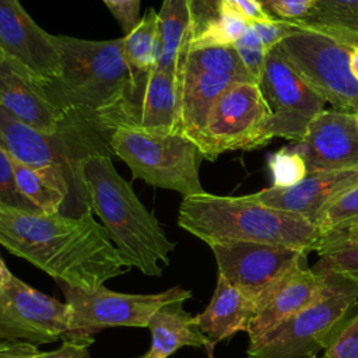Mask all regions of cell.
Masks as SVG:
<instances>
[{"mask_svg": "<svg viewBox=\"0 0 358 358\" xmlns=\"http://www.w3.org/2000/svg\"><path fill=\"white\" fill-rule=\"evenodd\" d=\"M70 330L66 302L32 288L15 275L0 289V341L48 344Z\"/></svg>", "mask_w": 358, "mask_h": 358, "instance_id": "obj_14", "label": "cell"}, {"mask_svg": "<svg viewBox=\"0 0 358 358\" xmlns=\"http://www.w3.org/2000/svg\"><path fill=\"white\" fill-rule=\"evenodd\" d=\"M208 358H214L213 357V351H208Z\"/></svg>", "mask_w": 358, "mask_h": 358, "instance_id": "obj_45", "label": "cell"}, {"mask_svg": "<svg viewBox=\"0 0 358 358\" xmlns=\"http://www.w3.org/2000/svg\"><path fill=\"white\" fill-rule=\"evenodd\" d=\"M234 48L249 76V78L259 84V80L263 73L264 60H266V50L255 32V29L249 25L242 36L234 43Z\"/></svg>", "mask_w": 358, "mask_h": 358, "instance_id": "obj_32", "label": "cell"}, {"mask_svg": "<svg viewBox=\"0 0 358 358\" xmlns=\"http://www.w3.org/2000/svg\"><path fill=\"white\" fill-rule=\"evenodd\" d=\"M324 284V274L305 268L301 264L295 267L252 319L246 331L250 343L312 303L322 294Z\"/></svg>", "mask_w": 358, "mask_h": 358, "instance_id": "obj_20", "label": "cell"}, {"mask_svg": "<svg viewBox=\"0 0 358 358\" xmlns=\"http://www.w3.org/2000/svg\"><path fill=\"white\" fill-rule=\"evenodd\" d=\"M256 313L255 302L218 274L213 298L207 308L196 315V320L203 334L215 345L238 331H248Z\"/></svg>", "mask_w": 358, "mask_h": 358, "instance_id": "obj_21", "label": "cell"}, {"mask_svg": "<svg viewBox=\"0 0 358 358\" xmlns=\"http://www.w3.org/2000/svg\"><path fill=\"white\" fill-rule=\"evenodd\" d=\"M309 358H327L326 355H323V357H316V355H313V357H309Z\"/></svg>", "mask_w": 358, "mask_h": 358, "instance_id": "obj_44", "label": "cell"}, {"mask_svg": "<svg viewBox=\"0 0 358 358\" xmlns=\"http://www.w3.org/2000/svg\"><path fill=\"white\" fill-rule=\"evenodd\" d=\"M42 351L29 341H0V358H41Z\"/></svg>", "mask_w": 358, "mask_h": 358, "instance_id": "obj_39", "label": "cell"}, {"mask_svg": "<svg viewBox=\"0 0 358 358\" xmlns=\"http://www.w3.org/2000/svg\"><path fill=\"white\" fill-rule=\"evenodd\" d=\"M222 0H162L159 18V57L155 69L172 74L178 83L193 42L220 17Z\"/></svg>", "mask_w": 358, "mask_h": 358, "instance_id": "obj_17", "label": "cell"}, {"mask_svg": "<svg viewBox=\"0 0 358 358\" xmlns=\"http://www.w3.org/2000/svg\"><path fill=\"white\" fill-rule=\"evenodd\" d=\"M109 8L112 15L120 24L122 29L127 34L140 20V1L141 0H102Z\"/></svg>", "mask_w": 358, "mask_h": 358, "instance_id": "obj_37", "label": "cell"}, {"mask_svg": "<svg viewBox=\"0 0 358 358\" xmlns=\"http://www.w3.org/2000/svg\"><path fill=\"white\" fill-rule=\"evenodd\" d=\"M292 147L303 158L308 173L358 168L357 115L323 109Z\"/></svg>", "mask_w": 358, "mask_h": 358, "instance_id": "obj_16", "label": "cell"}, {"mask_svg": "<svg viewBox=\"0 0 358 358\" xmlns=\"http://www.w3.org/2000/svg\"><path fill=\"white\" fill-rule=\"evenodd\" d=\"M0 137L14 159L48 171L67 185L78 217L92 213L84 162L96 152L112 154L109 141L94 126L73 116L60 131L45 133L0 108Z\"/></svg>", "mask_w": 358, "mask_h": 358, "instance_id": "obj_5", "label": "cell"}, {"mask_svg": "<svg viewBox=\"0 0 358 358\" xmlns=\"http://www.w3.org/2000/svg\"><path fill=\"white\" fill-rule=\"evenodd\" d=\"M238 81L246 80L224 73L183 74L179 81L178 130L194 141L215 101Z\"/></svg>", "mask_w": 358, "mask_h": 358, "instance_id": "obj_22", "label": "cell"}, {"mask_svg": "<svg viewBox=\"0 0 358 358\" xmlns=\"http://www.w3.org/2000/svg\"><path fill=\"white\" fill-rule=\"evenodd\" d=\"M248 27L249 22L242 15L221 3L220 17L193 42L192 49L210 46H234V43L242 36Z\"/></svg>", "mask_w": 358, "mask_h": 358, "instance_id": "obj_28", "label": "cell"}, {"mask_svg": "<svg viewBox=\"0 0 358 358\" xmlns=\"http://www.w3.org/2000/svg\"><path fill=\"white\" fill-rule=\"evenodd\" d=\"M52 41L59 53V74L48 80L52 98L66 113L95 127L96 119L116 103L130 80L123 41L67 35H52Z\"/></svg>", "mask_w": 358, "mask_h": 358, "instance_id": "obj_4", "label": "cell"}, {"mask_svg": "<svg viewBox=\"0 0 358 358\" xmlns=\"http://www.w3.org/2000/svg\"><path fill=\"white\" fill-rule=\"evenodd\" d=\"M352 242H358V225L351 228V229H348V231L320 238L319 242H317L316 252L323 249V248L336 246V245H341V243H352Z\"/></svg>", "mask_w": 358, "mask_h": 358, "instance_id": "obj_40", "label": "cell"}, {"mask_svg": "<svg viewBox=\"0 0 358 358\" xmlns=\"http://www.w3.org/2000/svg\"><path fill=\"white\" fill-rule=\"evenodd\" d=\"M0 108L45 133L60 131L73 117L52 98L48 80L0 50Z\"/></svg>", "mask_w": 358, "mask_h": 358, "instance_id": "obj_15", "label": "cell"}, {"mask_svg": "<svg viewBox=\"0 0 358 358\" xmlns=\"http://www.w3.org/2000/svg\"><path fill=\"white\" fill-rule=\"evenodd\" d=\"M0 289H1V288H0Z\"/></svg>", "mask_w": 358, "mask_h": 358, "instance_id": "obj_47", "label": "cell"}, {"mask_svg": "<svg viewBox=\"0 0 358 358\" xmlns=\"http://www.w3.org/2000/svg\"><path fill=\"white\" fill-rule=\"evenodd\" d=\"M178 225L208 246L238 242L294 248L306 255L316 250L317 228L301 215L275 210L245 196L200 193L183 197Z\"/></svg>", "mask_w": 358, "mask_h": 358, "instance_id": "obj_3", "label": "cell"}, {"mask_svg": "<svg viewBox=\"0 0 358 358\" xmlns=\"http://www.w3.org/2000/svg\"><path fill=\"white\" fill-rule=\"evenodd\" d=\"M217 262L218 274L257 306L267 303L280 282L295 268L306 253L294 248L238 242L210 246Z\"/></svg>", "mask_w": 358, "mask_h": 358, "instance_id": "obj_13", "label": "cell"}, {"mask_svg": "<svg viewBox=\"0 0 358 358\" xmlns=\"http://www.w3.org/2000/svg\"><path fill=\"white\" fill-rule=\"evenodd\" d=\"M109 147L134 179L175 190L183 197L206 192L199 176L203 155L183 133L117 127L110 134Z\"/></svg>", "mask_w": 358, "mask_h": 358, "instance_id": "obj_7", "label": "cell"}, {"mask_svg": "<svg viewBox=\"0 0 358 358\" xmlns=\"http://www.w3.org/2000/svg\"><path fill=\"white\" fill-rule=\"evenodd\" d=\"M327 358H358V312L338 329L327 348Z\"/></svg>", "mask_w": 358, "mask_h": 358, "instance_id": "obj_33", "label": "cell"}, {"mask_svg": "<svg viewBox=\"0 0 358 358\" xmlns=\"http://www.w3.org/2000/svg\"><path fill=\"white\" fill-rule=\"evenodd\" d=\"M358 185V168L312 172L289 187H266L250 196L262 204L303 217L315 225L323 210L341 193Z\"/></svg>", "mask_w": 358, "mask_h": 358, "instance_id": "obj_19", "label": "cell"}, {"mask_svg": "<svg viewBox=\"0 0 358 358\" xmlns=\"http://www.w3.org/2000/svg\"><path fill=\"white\" fill-rule=\"evenodd\" d=\"M70 310V330L95 336L106 327H147L164 305L192 298V291L172 287L157 294H124L105 285L87 291L59 282Z\"/></svg>", "mask_w": 358, "mask_h": 358, "instance_id": "obj_10", "label": "cell"}, {"mask_svg": "<svg viewBox=\"0 0 358 358\" xmlns=\"http://www.w3.org/2000/svg\"><path fill=\"white\" fill-rule=\"evenodd\" d=\"M350 70L358 83V48H352L350 52Z\"/></svg>", "mask_w": 358, "mask_h": 358, "instance_id": "obj_41", "label": "cell"}, {"mask_svg": "<svg viewBox=\"0 0 358 358\" xmlns=\"http://www.w3.org/2000/svg\"><path fill=\"white\" fill-rule=\"evenodd\" d=\"M317 255L313 271L340 274L358 287V242L323 248Z\"/></svg>", "mask_w": 358, "mask_h": 358, "instance_id": "obj_29", "label": "cell"}, {"mask_svg": "<svg viewBox=\"0 0 358 358\" xmlns=\"http://www.w3.org/2000/svg\"><path fill=\"white\" fill-rule=\"evenodd\" d=\"M11 275H13V274H11L10 270L7 268L4 260L1 259V255H0V288L7 284V281L11 278Z\"/></svg>", "mask_w": 358, "mask_h": 358, "instance_id": "obj_43", "label": "cell"}, {"mask_svg": "<svg viewBox=\"0 0 358 358\" xmlns=\"http://www.w3.org/2000/svg\"><path fill=\"white\" fill-rule=\"evenodd\" d=\"M52 35L31 18L20 0H0V50L46 80L59 74Z\"/></svg>", "mask_w": 358, "mask_h": 358, "instance_id": "obj_18", "label": "cell"}, {"mask_svg": "<svg viewBox=\"0 0 358 358\" xmlns=\"http://www.w3.org/2000/svg\"><path fill=\"white\" fill-rule=\"evenodd\" d=\"M358 225V185L336 197L319 215L315 227L320 238L348 231ZM319 238V239H320Z\"/></svg>", "mask_w": 358, "mask_h": 358, "instance_id": "obj_27", "label": "cell"}, {"mask_svg": "<svg viewBox=\"0 0 358 358\" xmlns=\"http://www.w3.org/2000/svg\"><path fill=\"white\" fill-rule=\"evenodd\" d=\"M183 302H169L152 315L147 326L151 333V344L140 358H169L182 347H204L213 351L214 345L200 330L196 316L185 310Z\"/></svg>", "mask_w": 358, "mask_h": 358, "instance_id": "obj_23", "label": "cell"}, {"mask_svg": "<svg viewBox=\"0 0 358 358\" xmlns=\"http://www.w3.org/2000/svg\"><path fill=\"white\" fill-rule=\"evenodd\" d=\"M186 73H224L252 81L234 46L192 49L187 53L180 78Z\"/></svg>", "mask_w": 358, "mask_h": 358, "instance_id": "obj_26", "label": "cell"}, {"mask_svg": "<svg viewBox=\"0 0 358 358\" xmlns=\"http://www.w3.org/2000/svg\"><path fill=\"white\" fill-rule=\"evenodd\" d=\"M322 274L326 277L322 294L306 308L249 343V358H309L327 348L357 305L358 287L340 274Z\"/></svg>", "mask_w": 358, "mask_h": 358, "instance_id": "obj_6", "label": "cell"}, {"mask_svg": "<svg viewBox=\"0 0 358 358\" xmlns=\"http://www.w3.org/2000/svg\"><path fill=\"white\" fill-rule=\"evenodd\" d=\"M268 168L274 187H289L308 175L306 164L301 154L292 147H284L268 157Z\"/></svg>", "mask_w": 358, "mask_h": 358, "instance_id": "obj_30", "label": "cell"}, {"mask_svg": "<svg viewBox=\"0 0 358 358\" xmlns=\"http://www.w3.org/2000/svg\"><path fill=\"white\" fill-rule=\"evenodd\" d=\"M123 55L130 74H143L155 69L159 57V18L154 8L122 38Z\"/></svg>", "mask_w": 358, "mask_h": 358, "instance_id": "obj_24", "label": "cell"}, {"mask_svg": "<svg viewBox=\"0 0 358 358\" xmlns=\"http://www.w3.org/2000/svg\"><path fill=\"white\" fill-rule=\"evenodd\" d=\"M270 117L259 85L238 81L215 101L194 143L208 161L228 151L255 150L270 141L266 131Z\"/></svg>", "mask_w": 358, "mask_h": 358, "instance_id": "obj_9", "label": "cell"}, {"mask_svg": "<svg viewBox=\"0 0 358 358\" xmlns=\"http://www.w3.org/2000/svg\"><path fill=\"white\" fill-rule=\"evenodd\" d=\"M249 25L257 34L266 53L273 48L278 46L287 36L299 29V25L296 22L281 18H273L270 21L262 22H250Z\"/></svg>", "mask_w": 358, "mask_h": 358, "instance_id": "obj_34", "label": "cell"}, {"mask_svg": "<svg viewBox=\"0 0 358 358\" xmlns=\"http://www.w3.org/2000/svg\"><path fill=\"white\" fill-rule=\"evenodd\" d=\"M0 207H14L22 210L35 208L18 190L15 175H14V159L6 148L0 137Z\"/></svg>", "mask_w": 358, "mask_h": 358, "instance_id": "obj_31", "label": "cell"}, {"mask_svg": "<svg viewBox=\"0 0 358 358\" xmlns=\"http://www.w3.org/2000/svg\"><path fill=\"white\" fill-rule=\"evenodd\" d=\"M222 4L235 10L249 24L270 21V20L275 18L266 10L263 1H260V0H222Z\"/></svg>", "mask_w": 358, "mask_h": 358, "instance_id": "obj_38", "label": "cell"}, {"mask_svg": "<svg viewBox=\"0 0 358 358\" xmlns=\"http://www.w3.org/2000/svg\"><path fill=\"white\" fill-rule=\"evenodd\" d=\"M60 340V347L42 352L41 358H91L88 347L94 343V336L67 331L62 334Z\"/></svg>", "mask_w": 358, "mask_h": 358, "instance_id": "obj_35", "label": "cell"}, {"mask_svg": "<svg viewBox=\"0 0 358 358\" xmlns=\"http://www.w3.org/2000/svg\"><path fill=\"white\" fill-rule=\"evenodd\" d=\"M112 154L96 152L84 162L91 210L106 229L123 264L151 277L169 266L175 242L169 241L155 215L136 196L112 162Z\"/></svg>", "mask_w": 358, "mask_h": 358, "instance_id": "obj_2", "label": "cell"}, {"mask_svg": "<svg viewBox=\"0 0 358 358\" xmlns=\"http://www.w3.org/2000/svg\"><path fill=\"white\" fill-rule=\"evenodd\" d=\"M347 11L352 13L354 15L358 17V0H333Z\"/></svg>", "mask_w": 358, "mask_h": 358, "instance_id": "obj_42", "label": "cell"}, {"mask_svg": "<svg viewBox=\"0 0 358 358\" xmlns=\"http://www.w3.org/2000/svg\"><path fill=\"white\" fill-rule=\"evenodd\" d=\"M0 245L57 282L87 291L129 270L92 213L69 217L0 207Z\"/></svg>", "mask_w": 358, "mask_h": 358, "instance_id": "obj_1", "label": "cell"}, {"mask_svg": "<svg viewBox=\"0 0 358 358\" xmlns=\"http://www.w3.org/2000/svg\"><path fill=\"white\" fill-rule=\"evenodd\" d=\"M178 105V83L168 71L154 69L143 74H130L123 94L96 119L95 127L108 141L117 127L179 131Z\"/></svg>", "mask_w": 358, "mask_h": 358, "instance_id": "obj_11", "label": "cell"}, {"mask_svg": "<svg viewBox=\"0 0 358 358\" xmlns=\"http://www.w3.org/2000/svg\"><path fill=\"white\" fill-rule=\"evenodd\" d=\"M257 85L271 109L266 130L268 140L301 141L312 119L324 109L326 101L289 64L280 45L266 53Z\"/></svg>", "mask_w": 358, "mask_h": 358, "instance_id": "obj_12", "label": "cell"}, {"mask_svg": "<svg viewBox=\"0 0 358 358\" xmlns=\"http://www.w3.org/2000/svg\"><path fill=\"white\" fill-rule=\"evenodd\" d=\"M357 122H358V113H357Z\"/></svg>", "mask_w": 358, "mask_h": 358, "instance_id": "obj_46", "label": "cell"}, {"mask_svg": "<svg viewBox=\"0 0 358 358\" xmlns=\"http://www.w3.org/2000/svg\"><path fill=\"white\" fill-rule=\"evenodd\" d=\"M299 25L324 32L340 42L358 48V17L333 0H320Z\"/></svg>", "mask_w": 358, "mask_h": 358, "instance_id": "obj_25", "label": "cell"}, {"mask_svg": "<svg viewBox=\"0 0 358 358\" xmlns=\"http://www.w3.org/2000/svg\"><path fill=\"white\" fill-rule=\"evenodd\" d=\"M320 0H263L277 18L287 21H301Z\"/></svg>", "mask_w": 358, "mask_h": 358, "instance_id": "obj_36", "label": "cell"}, {"mask_svg": "<svg viewBox=\"0 0 358 358\" xmlns=\"http://www.w3.org/2000/svg\"><path fill=\"white\" fill-rule=\"evenodd\" d=\"M280 49L298 74L333 109L358 113V83L350 70L351 46L324 32L299 25L298 31L280 43Z\"/></svg>", "mask_w": 358, "mask_h": 358, "instance_id": "obj_8", "label": "cell"}]
</instances>
